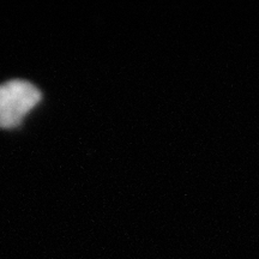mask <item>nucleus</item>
<instances>
[{"label":"nucleus","instance_id":"f257e3e1","mask_svg":"<svg viewBox=\"0 0 259 259\" xmlns=\"http://www.w3.org/2000/svg\"><path fill=\"white\" fill-rule=\"evenodd\" d=\"M41 93L27 80L12 79L0 84V128H14L40 102Z\"/></svg>","mask_w":259,"mask_h":259}]
</instances>
